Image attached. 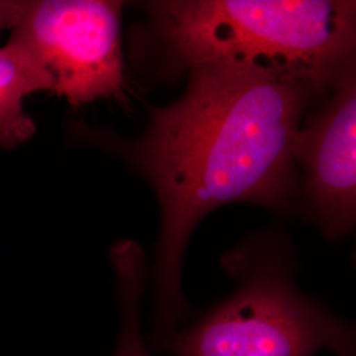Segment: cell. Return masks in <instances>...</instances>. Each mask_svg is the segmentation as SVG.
I'll return each instance as SVG.
<instances>
[{
  "label": "cell",
  "instance_id": "1",
  "mask_svg": "<svg viewBox=\"0 0 356 356\" xmlns=\"http://www.w3.org/2000/svg\"><path fill=\"white\" fill-rule=\"evenodd\" d=\"M313 97L304 82L261 67L201 65L179 101L151 113L129 152L161 204L156 291L164 318L184 313L182 256L206 214L235 201L286 204L293 143Z\"/></svg>",
  "mask_w": 356,
  "mask_h": 356
},
{
  "label": "cell",
  "instance_id": "2",
  "mask_svg": "<svg viewBox=\"0 0 356 356\" xmlns=\"http://www.w3.org/2000/svg\"><path fill=\"white\" fill-rule=\"evenodd\" d=\"M170 63L245 65L332 89L355 48V1L172 0L143 4Z\"/></svg>",
  "mask_w": 356,
  "mask_h": 356
},
{
  "label": "cell",
  "instance_id": "3",
  "mask_svg": "<svg viewBox=\"0 0 356 356\" xmlns=\"http://www.w3.org/2000/svg\"><path fill=\"white\" fill-rule=\"evenodd\" d=\"M323 347L354 356L351 327L269 266L247 270L238 292L172 342L178 356H313Z\"/></svg>",
  "mask_w": 356,
  "mask_h": 356
},
{
  "label": "cell",
  "instance_id": "4",
  "mask_svg": "<svg viewBox=\"0 0 356 356\" xmlns=\"http://www.w3.org/2000/svg\"><path fill=\"white\" fill-rule=\"evenodd\" d=\"M122 1H26L13 26V40L47 70L51 92L72 106L122 98Z\"/></svg>",
  "mask_w": 356,
  "mask_h": 356
},
{
  "label": "cell",
  "instance_id": "5",
  "mask_svg": "<svg viewBox=\"0 0 356 356\" xmlns=\"http://www.w3.org/2000/svg\"><path fill=\"white\" fill-rule=\"evenodd\" d=\"M356 81L354 64L332 86L330 99L300 127L293 159L306 173V195L329 239L351 231L356 211Z\"/></svg>",
  "mask_w": 356,
  "mask_h": 356
},
{
  "label": "cell",
  "instance_id": "6",
  "mask_svg": "<svg viewBox=\"0 0 356 356\" xmlns=\"http://www.w3.org/2000/svg\"><path fill=\"white\" fill-rule=\"evenodd\" d=\"M53 83L35 56L10 40L0 48V145L15 148L29 140L36 126L26 114L24 101L38 91H51Z\"/></svg>",
  "mask_w": 356,
  "mask_h": 356
},
{
  "label": "cell",
  "instance_id": "7",
  "mask_svg": "<svg viewBox=\"0 0 356 356\" xmlns=\"http://www.w3.org/2000/svg\"><path fill=\"white\" fill-rule=\"evenodd\" d=\"M113 261L119 275L122 329L116 356H151L143 342L139 307L145 261L140 247L134 242L120 243L113 250Z\"/></svg>",
  "mask_w": 356,
  "mask_h": 356
},
{
  "label": "cell",
  "instance_id": "8",
  "mask_svg": "<svg viewBox=\"0 0 356 356\" xmlns=\"http://www.w3.org/2000/svg\"><path fill=\"white\" fill-rule=\"evenodd\" d=\"M26 1L20 0H0V32L16 24L23 13Z\"/></svg>",
  "mask_w": 356,
  "mask_h": 356
}]
</instances>
